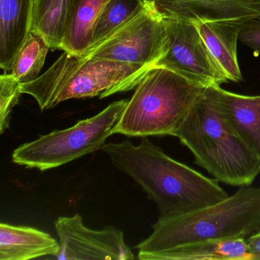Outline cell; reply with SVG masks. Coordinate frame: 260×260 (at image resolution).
I'll use <instances>...</instances> for the list:
<instances>
[{
  "label": "cell",
  "instance_id": "obj_1",
  "mask_svg": "<svg viewBox=\"0 0 260 260\" xmlns=\"http://www.w3.org/2000/svg\"><path fill=\"white\" fill-rule=\"evenodd\" d=\"M101 150L115 168L141 185L159 217L186 214L229 197L218 181L170 157L147 137L137 146L124 141L105 144Z\"/></svg>",
  "mask_w": 260,
  "mask_h": 260
},
{
  "label": "cell",
  "instance_id": "obj_2",
  "mask_svg": "<svg viewBox=\"0 0 260 260\" xmlns=\"http://www.w3.org/2000/svg\"><path fill=\"white\" fill-rule=\"evenodd\" d=\"M260 230V185L241 186L214 205L159 217L153 232L137 246L138 258L151 252L207 240L248 238Z\"/></svg>",
  "mask_w": 260,
  "mask_h": 260
},
{
  "label": "cell",
  "instance_id": "obj_3",
  "mask_svg": "<svg viewBox=\"0 0 260 260\" xmlns=\"http://www.w3.org/2000/svg\"><path fill=\"white\" fill-rule=\"evenodd\" d=\"M174 137L192 153L194 164L218 182L246 186L260 173V159L228 129L220 117L214 86L207 88Z\"/></svg>",
  "mask_w": 260,
  "mask_h": 260
},
{
  "label": "cell",
  "instance_id": "obj_4",
  "mask_svg": "<svg viewBox=\"0 0 260 260\" xmlns=\"http://www.w3.org/2000/svg\"><path fill=\"white\" fill-rule=\"evenodd\" d=\"M150 69L140 65L84 58L63 51L37 79L21 85L43 112L67 100L106 98L136 88Z\"/></svg>",
  "mask_w": 260,
  "mask_h": 260
},
{
  "label": "cell",
  "instance_id": "obj_5",
  "mask_svg": "<svg viewBox=\"0 0 260 260\" xmlns=\"http://www.w3.org/2000/svg\"><path fill=\"white\" fill-rule=\"evenodd\" d=\"M207 88L167 68L154 67L135 88L113 135L175 136Z\"/></svg>",
  "mask_w": 260,
  "mask_h": 260
},
{
  "label": "cell",
  "instance_id": "obj_6",
  "mask_svg": "<svg viewBox=\"0 0 260 260\" xmlns=\"http://www.w3.org/2000/svg\"><path fill=\"white\" fill-rule=\"evenodd\" d=\"M128 100L109 105L92 118L72 127L54 131L19 146L13 153L15 164L46 171L72 162L101 149L113 135Z\"/></svg>",
  "mask_w": 260,
  "mask_h": 260
},
{
  "label": "cell",
  "instance_id": "obj_7",
  "mask_svg": "<svg viewBox=\"0 0 260 260\" xmlns=\"http://www.w3.org/2000/svg\"><path fill=\"white\" fill-rule=\"evenodd\" d=\"M168 48L165 16L155 0H144V7L134 17L80 57L152 69Z\"/></svg>",
  "mask_w": 260,
  "mask_h": 260
},
{
  "label": "cell",
  "instance_id": "obj_8",
  "mask_svg": "<svg viewBox=\"0 0 260 260\" xmlns=\"http://www.w3.org/2000/svg\"><path fill=\"white\" fill-rule=\"evenodd\" d=\"M165 18L168 51L155 67L167 68L206 87L228 83V77L207 48L194 24Z\"/></svg>",
  "mask_w": 260,
  "mask_h": 260
},
{
  "label": "cell",
  "instance_id": "obj_9",
  "mask_svg": "<svg viewBox=\"0 0 260 260\" xmlns=\"http://www.w3.org/2000/svg\"><path fill=\"white\" fill-rule=\"evenodd\" d=\"M60 240L59 260H132L135 254L126 244L124 233L118 228L106 226L92 230L85 226L80 214L60 217L55 221Z\"/></svg>",
  "mask_w": 260,
  "mask_h": 260
},
{
  "label": "cell",
  "instance_id": "obj_10",
  "mask_svg": "<svg viewBox=\"0 0 260 260\" xmlns=\"http://www.w3.org/2000/svg\"><path fill=\"white\" fill-rule=\"evenodd\" d=\"M165 17L196 23L260 17V0H155Z\"/></svg>",
  "mask_w": 260,
  "mask_h": 260
},
{
  "label": "cell",
  "instance_id": "obj_11",
  "mask_svg": "<svg viewBox=\"0 0 260 260\" xmlns=\"http://www.w3.org/2000/svg\"><path fill=\"white\" fill-rule=\"evenodd\" d=\"M216 104L230 131L260 159V95H239L214 86Z\"/></svg>",
  "mask_w": 260,
  "mask_h": 260
},
{
  "label": "cell",
  "instance_id": "obj_12",
  "mask_svg": "<svg viewBox=\"0 0 260 260\" xmlns=\"http://www.w3.org/2000/svg\"><path fill=\"white\" fill-rule=\"evenodd\" d=\"M36 0H0V68L10 72L34 22Z\"/></svg>",
  "mask_w": 260,
  "mask_h": 260
},
{
  "label": "cell",
  "instance_id": "obj_13",
  "mask_svg": "<svg viewBox=\"0 0 260 260\" xmlns=\"http://www.w3.org/2000/svg\"><path fill=\"white\" fill-rule=\"evenodd\" d=\"M59 251L60 242L44 231L30 226L0 224V260L55 257Z\"/></svg>",
  "mask_w": 260,
  "mask_h": 260
},
{
  "label": "cell",
  "instance_id": "obj_14",
  "mask_svg": "<svg viewBox=\"0 0 260 260\" xmlns=\"http://www.w3.org/2000/svg\"><path fill=\"white\" fill-rule=\"evenodd\" d=\"M243 23L236 21L193 23L229 82L234 83L243 80L237 60V42Z\"/></svg>",
  "mask_w": 260,
  "mask_h": 260
},
{
  "label": "cell",
  "instance_id": "obj_15",
  "mask_svg": "<svg viewBox=\"0 0 260 260\" xmlns=\"http://www.w3.org/2000/svg\"><path fill=\"white\" fill-rule=\"evenodd\" d=\"M141 260H252L247 238L187 243L145 254Z\"/></svg>",
  "mask_w": 260,
  "mask_h": 260
},
{
  "label": "cell",
  "instance_id": "obj_16",
  "mask_svg": "<svg viewBox=\"0 0 260 260\" xmlns=\"http://www.w3.org/2000/svg\"><path fill=\"white\" fill-rule=\"evenodd\" d=\"M109 0H73L68 10L61 48L82 56L91 46L95 23Z\"/></svg>",
  "mask_w": 260,
  "mask_h": 260
},
{
  "label": "cell",
  "instance_id": "obj_17",
  "mask_svg": "<svg viewBox=\"0 0 260 260\" xmlns=\"http://www.w3.org/2000/svg\"><path fill=\"white\" fill-rule=\"evenodd\" d=\"M73 0H36L32 30L42 33L51 49L60 50L68 10Z\"/></svg>",
  "mask_w": 260,
  "mask_h": 260
},
{
  "label": "cell",
  "instance_id": "obj_18",
  "mask_svg": "<svg viewBox=\"0 0 260 260\" xmlns=\"http://www.w3.org/2000/svg\"><path fill=\"white\" fill-rule=\"evenodd\" d=\"M51 49L46 38L32 30L12 64L10 74L21 84L30 83L39 77Z\"/></svg>",
  "mask_w": 260,
  "mask_h": 260
},
{
  "label": "cell",
  "instance_id": "obj_19",
  "mask_svg": "<svg viewBox=\"0 0 260 260\" xmlns=\"http://www.w3.org/2000/svg\"><path fill=\"white\" fill-rule=\"evenodd\" d=\"M144 4V0H109L95 23L90 48L134 17Z\"/></svg>",
  "mask_w": 260,
  "mask_h": 260
},
{
  "label": "cell",
  "instance_id": "obj_20",
  "mask_svg": "<svg viewBox=\"0 0 260 260\" xmlns=\"http://www.w3.org/2000/svg\"><path fill=\"white\" fill-rule=\"evenodd\" d=\"M21 83L11 74L5 72L0 77V131L8 128L10 116L22 95Z\"/></svg>",
  "mask_w": 260,
  "mask_h": 260
},
{
  "label": "cell",
  "instance_id": "obj_21",
  "mask_svg": "<svg viewBox=\"0 0 260 260\" xmlns=\"http://www.w3.org/2000/svg\"><path fill=\"white\" fill-rule=\"evenodd\" d=\"M239 40L252 50L255 57L260 56V17L249 19L242 25Z\"/></svg>",
  "mask_w": 260,
  "mask_h": 260
},
{
  "label": "cell",
  "instance_id": "obj_22",
  "mask_svg": "<svg viewBox=\"0 0 260 260\" xmlns=\"http://www.w3.org/2000/svg\"><path fill=\"white\" fill-rule=\"evenodd\" d=\"M252 260H260V230L247 238Z\"/></svg>",
  "mask_w": 260,
  "mask_h": 260
}]
</instances>
